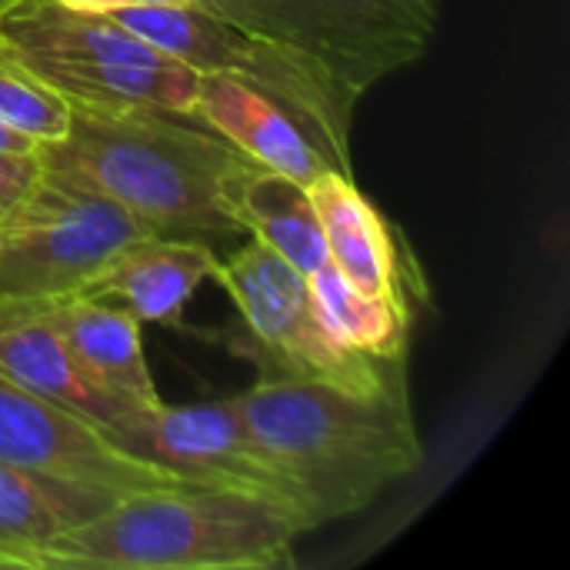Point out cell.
<instances>
[{
	"mask_svg": "<svg viewBox=\"0 0 570 570\" xmlns=\"http://www.w3.org/2000/svg\"><path fill=\"white\" fill-rule=\"evenodd\" d=\"M43 314L94 384L144 411L160 404L144 357L140 321L127 307L70 294L60 301H43Z\"/></svg>",
	"mask_w": 570,
	"mask_h": 570,
	"instance_id": "cell-13",
	"label": "cell"
},
{
	"mask_svg": "<svg viewBox=\"0 0 570 570\" xmlns=\"http://www.w3.org/2000/svg\"><path fill=\"white\" fill-rule=\"evenodd\" d=\"M0 150H40V147H37L33 140H27V137L7 130V127H0Z\"/></svg>",
	"mask_w": 570,
	"mask_h": 570,
	"instance_id": "cell-21",
	"label": "cell"
},
{
	"mask_svg": "<svg viewBox=\"0 0 570 570\" xmlns=\"http://www.w3.org/2000/svg\"><path fill=\"white\" fill-rule=\"evenodd\" d=\"M110 504L114 498L100 491L53 481L0 461V548L27 558L33 570H40L37 551L43 544L104 514Z\"/></svg>",
	"mask_w": 570,
	"mask_h": 570,
	"instance_id": "cell-16",
	"label": "cell"
},
{
	"mask_svg": "<svg viewBox=\"0 0 570 570\" xmlns=\"http://www.w3.org/2000/svg\"><path fill=\"white\" fill-rule=\"evenodd\" d=\"M307 194L324 234L327 261L344 274V281L371 297L407 304L391 227L354 187V180L327 170L307 187Z\"/></svg>",
	"mask_w": 570,
	"mask_h": 570,
	"instance_id": "cell-14",
	"label": "cell"
},
{
	"mask_svg": "<svg viewBox=\"0 0 570 570\" xmlns=\"http://www.w3.org/2000/svg\"><path fill=\"white\" fill-rule=\"evenodd\" d=\"M154 230L110 197L40 177L0 220V301H60L83 294L130 244Z\"/></svg>",
	"mask_w": 570,
	"mask_h": 570,
	"instance_id": "cell-7",
	"label": "cell"
},
{
	"mask_svg": "<svg viewBox=\"0 0 570 570\" xmlns=\"http://www.w3.org/2000/svg\"><path fill=\"white\" fill-rule=\"evenodd\" d=\"M234 404L301 491L314 528L367 508L424 464L407 391L361 397L317 381L264 374Z\"/></svg>",
	"mask_w": 570,
	"mask_h": 570,
	"instance_id": "cell-2",
	"label": "cell"
},
{
	"mask_svg": "<svg viewBox=\"0 0 570 570\" xmlns=\"http://www.w3.org/2000/svg\"><path fill=\"white\" fill-rule=\"evenodd\" d=\"M314 311L331 337L351 351H361L377 361H404L411 311L401 301H384L357 291L344 274L327 261L304 277Z\"/></svg>",
	"mask_w": 570,
	"mask_h": 570,
	"instance_id": "cell-17",
	"label": "cell"
},
{
	"mask_svg": "<svg viewBox=\"0 0 570 570\" xmlns=\"http://www.w3.org/2000/svg\"><path fill=\"white\" fill-rule=\"evenodd\" d=\"M234 27L321 63L354 97L414 63L438 27V0H204Z\"/></svg>",
	"mask_w": 570,
	"mask_h": 570,
	"instance_id": "cell-6",
	"label": "cell"
},
{
	"mask_svg": "<svg viewBox=\"0 0 570 570\" xmlns=\"http://www.w3.org/2000/svg\"><path fill=\"white\" fill-rule=\"evenodd\" d=\"M63 7L73 10H87V13H114L124 7H147V3H180V0H57Z\"/></svg>",
	"mask_w": 570,
	"mask_h": 570,
	"instance_id": "cell-20",
	"label": "cell"
},
{
	"mask_svg": "<svg viewBox=\"0 0 570 570\" xmlns=\"http://www.w3.org/2000/svg\"><path fill=\"white\" fill-rule=\"evenodd\" d=\"M194 120L224 137L257 167L284 174L301 187H311L321 174L337 170L321 140L284 104L237 77L197 73Z\"/></svg>",
	"mask_w": 570,
	"mask_h": 570,
	"instance_id": "cell-10",
	"label": "cell"
},
{
	"mask_svg": "<svg viewBox=\"0 0 570 570\" xmlns=\"http://www.w3.org/2000/svg\"><path fill=\"white\" fill-rule=\"evenodd\" d=\"M3 3H10V0H0V7H3Z\"/></svg>",
	"mask_w": 570,
	"mask_h": 570,
	"instance_id": "cell-23",
	"label": "cell"
},
{
	"mask_svg": "<svg viewBox=\"0 0 570 570\" xmlns=\"http://www.w3.org/2000/svg\"><path fill=\"white\" fill-rule=\"evenodd\" d=\"M104 434L120 451L194 488H220L264 498L294 514L307 531H314L301 491L261 448L234 397L187 407H170L160 401L157 407L137 411Z\"/></svg>",
	"mask_w": 570,
	"mask_h": 570,
	"instance_id": "cell-8",
	"label": "cell"
},
{
	"mask_svg": "<svg viewBox=\"0 0 570 570\" xmlns=\"http://www.w3.org/2000/svg\"><path fill=\"white\" fill-rule=\"evenodd\" d=\"M110 17L194 73H227L274 97L321 140L334 167L351 177L347 140L361 97L337 83L321 63L234 27L204 0L124 7Z\"/></svg>",
	"mask_w": 570,
	"mask_h": 570,
	"instance_id": "cell-4",
	"label": "cell"
},
{
	"mask_svg": "<svg viewBox=\"0 0 570 570\" xmlns=\"http://www.w3.org/2000/svg\"><path fill=\"white\" fill-rule=\"evenodd\" d=\"M70 117L73 107L53 87L0 50V127L47 147L67 137Z\"/></svg>",
	"mask_w": 570,
	"mask_h": 570,
	"instance_id": "cell-18",
	"label": "cell"
},
{
	"mask_svg": "<svg viewBox=\"0 0 570 570\" xmlns=\"http://www.w3.org/2000/svg\"><path fill=\"white\" fill-rule=\"evenodd\" d=\"M214 244L150 234L130 244L83 294L117 301L140 324H180L187 301L217 271Z\"/></svg>",
	"mask_w": 570,
	"mask_h": 570,
	"instance_id": "cell-12",
	"label": "cell"
},
{
	"mask_svg": "<svg viewBox=\"0 0 570 570\" xmlns=\"http://www.w3.org/2000/svg\"><path fill=\"white\" fill-rule=\"evenodd\" d=\"M230 207L244 234L271 247L304 277L327 264V247L311 194L291 177L254 164L237 177Z\"/></svg>",
	"mask_w": 570,
	"mask_h": 570,
	"instance_id": "cell-15",
	"label": "cell"
},
{
	"mask_svg": "<svg viewBox=\"0 0 570 570\" xmlns=\"http://www.w3.org/2000/svg\"><path fill=\"white\" fill-rule=\"evenodd\" d=\"M40 150H0V220L10 217L40 184Z\"/></svg>",
	"mask_w": 570,
	"mask_h": 570,
	"instance_id": "cell-19",
	"label": "cell"
},
{
	"mask_svg": "<svg viewBox=\"0 0 570 570\" xmlns=\"http://www.w3.org/2000/svg\"><path fill=\"white\" fill-rule=\"evenodd\" d=\"M40 160L43 174L110 197L160 237L214 244L244 234L230 190L254 160L194 117L73 107L67 137L40 147Z\"/></svg>",
	"mask_w": 570,
	"mask_h": 570,
	"instance_id": "cell-1",
	"label": "cell"
},
{
	"mask_svg": "<svg viewBox=\"0 0 570 570\" xmlns=\"http://www.w3.org/2000/svg\"><path fill=\"white\" fill-rule=\"evenodd\" d=\"M0 374L87 417L100 431L144 411L94 384L43 314V304L33 301H0Z\"/></svg>",
	"mask_w": 570,
	"mask_h": 570,
	"instance_id": "cell-11",
	"label": "cell"
},
{
	"mask_svg": "<svg viewBox=\"0 0 570 570\" xmlns=\"http://www.w3.org/2000/svg\"><path fill=\"white\" fill-rule=\"evenodd\" d=\"M0 570H33V568H30V561H27V558H20V554H13V551L0 548Z\"/></svg>",
	"mask_w": 570,
	"mask_h": 570,
	"instance_id": "cell-22",
	"label": "cell"
},
{
	"mask_svg": "<svg viewBox=\"0 0 570 570\" xmlns=\"http://www.w3.org/2000/svg\"><path fill=\"white\" fill-rule=\"evenodd\" d=\"M307 528L284 508L220 488H160L37 551L40 570H281Z\"/></svg>",
	"mask_w": 570,
	"mask_h": 570,
	"instance_id": "cell-3",
	"label": "cell"
},
{
	"mask_svg": "<svg viewBox=\"0 0 570 570\" xmlns=\"http://www.w3.org/2000/svg\"><path fill=\"white\" fill-rule=\"evenodd\" d=\"M240 311L264 374L317 381L361 397L407 391L404 361H377L351 351L321 324L307 281L284 257L250 237L234 257L217 261L214 277Z\"/></svg>",
	"mask_w": 570,
	"mask_h": 570,
	"instance_id": "cell-5",
	"label": "cell"
},
{
	"mask_svg": "<svg viewBox=\"0 0 570 570\" xmlns=\"http://www.w3.org/2000/svg\"><path fill=\"white\" fill-rule=\"evenodd\" d=\"M0 461L53 481L100 491L114 501L140 491L194 488L120 451L87 417L20 387L3 374H0Z\"/></svg>",
	"mask_w": 570,
	"mask_h": 570,
	"instance_id": "cell-9",
	"label": "cell"
}]
</instances>
